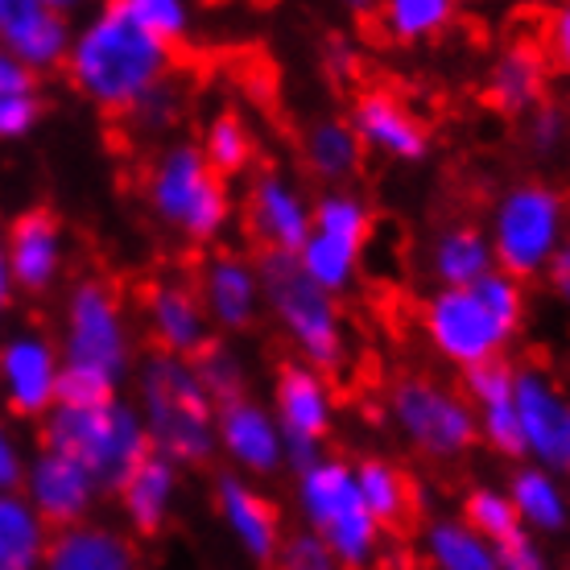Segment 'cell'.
Returning a JSON list of instances; mask_svg holds the SVG:
<instances>
[{
    "instance_id": "cell-48",
    "label": "cell",
    "mask_w": 570,
    "mask_h": 570,
    "mask_svg": "<svg viewBox=\"0 0 570 570\" xmlns=\"http://www.w3.org/2000/svg\"><path fill=\"white\" fill-rule=\"evenodd\" d=\"M546 282H550V294L558 298V306L570 314V236H567V244L558 248V257L550 261V269H546Z\"/></svg>"
},
{
    "instance_id": "cell-21",
    "label": "cell",
    "mask_w": 570,
    "mask_h": 570,
    "mask_svg": "<svg viewBox=\"0 0 570 570\" xmlns=\"http://www.w3.org/2000/svg\"><path fill=\"white\" fill-rule=\"evenodd\" d=\"M468 405L475 410V430L497 455H525L521 451V422H517V368L509 360H492L480 368L463 372Z\"/></svg>"
},
{
    "instance_id": "cell-39",
    "label": "cell",
    "mask_w": 570,
    "mask_h": 570,
    "mask_svg": "<svg viewBox=\"0 0 570 570\" xmlns=\"http://www.w3.org/2000/svg\"><path fill=\"white\" fill-rule=\"evenodd\" d=\"M116 4L157 42L174 46L190 33V9H186L183 0H116Z\"/></svg>"
},
{
    "instance_id": "cell-14",
    "label": "cell",
    "mask_w": 570,
    "mask_h": 570,
    "mask_svg": "<svg viewBox=\"0 0 570 570\" xmlns=\"http://www.w3.org/2000/svg\"><path fill=\"white\" fill-rule=\"evenodd\" d=\"M71 4H55V0H0V46L33 75L62 67L67 55H71Z\"/></svg>"
},
{
    "instance_id": "cell-9",
    "label": "cell",
    "mask_w": 570,
    "mask_h": 570,
    "mask_svg": "<svg viewBox=\"0 0 570 570\" xmlns=\"http://www.w3.org/2000/svg\"><path fill=\"white\" fill-rule=\"evenodd\" d=\"M58 356H62V368L100 376L120 389L125 372L132 368V331L129 314L108 282L87 277L67 294Z\"/></svg>"
},
{
    "instance_id": "cell-26",
    "label": "cell",
    "mask_w": 570,
    "mask_h": 570,
    "mask_svg": "<svg viewBox=\"0 0 570 570\" xmlns=\"http://www.w3.org/2000/svg\"><path fill=\"white\" fill-rule=\"evenodd\" d=\"M488 273H497V257H492L484 228L455 224V228L434 236V244H430V277L439 282V289H468V285L484 282Z\"/></svg>"
},
{
    "instance_id": "cell-15",
    "label": "cell",
    "mask_w": 570,
    "mask_h": 570,
    "mask_svg": "<svg viewBox=\"0 0 570 570\" xmlns=\"http://www.w3.org/2000/svg\"><path fill=\"white\" fill-rule=\"evenodd\" d=\"M21 497H26L29 509L58 533V529L83 525L87 517H91L96 500H100V484H96L75 459L42 446V451L26 463Z\"/></svg>"
},
{
    "instance_id": "cell-45",
    "label": "cell",
    "mask_w": 570,
    "mask_h": 570,
    "mask_svg": "<svg viewBox=\"0 0 570 570\" xmlns=\"http://www.w3.org/2000/svg\"><path fill=\"white\" fill-rule=\"evenodd\" d=\"M129 116L137 120V125H141V129H149V132L166 129L174 116H178V91H174V83H161L154 96H145V100L137 104Z\"/></svg>"
},
{
    "instance_id": "cell-41",
    "label": "cell",
    "mask_w": 570,
    "mask_h": 570,
    "mask_svg": "<svg viewBox=\"0 0 570 570\" xmlns=\"http://www.w3.org/2000/svg\"><path fill=\"white\" fill-rule=\"evenodd\" d=\"M277 570H343L327 546L314 538L311 529H294L282 538L277 550Z\"/></svg>"
},
{
    "instance_id": "cell-10",
    "label": "cell",
    "mask_w": 570,
    "mask_h": 570,
    "mask_svg": "<svg viewBox=\"0 0 570 570\" xmlns=\"http://www.w3.org/2000/svg\"><path fill=\"white\" fill-rule=\"evenodd\" d=\"M389 417H393L401 439L426 459H459L480 439L475 410L468 405V397L430 381V376L393 381L389 385Z\"/></svg>"
},
{
    "instance_id": "cell-6",
    "label": "cell",
    "mask_w": 570,
    "mask_h": 570,
    "mask_svg": "<svg viewBox=\"0 0 570 570\" xmlns=\"http://www.w3.org/2000/svg\"><path fill=\"white\" fill-rule=\"evenodd\" d=\"M302 529H311L327 546L343 570H364L381 554V521L360 497L356 468L343 459H314L298 471L294 484Z\"/></svg>"
},
{
    "instance_id": "cell-37",
    "label": "cell",
    "mask_w": 570,
    "mask_h": 570,
    "mask_svg": "<svg viewBox=\"0 0 570 570\" xmlns=\"http://www.w3.org/2000/svg\"><path fill=\"white\" fill-rule=\"evenodd\" d=\"M190 368H195V376L203 381V389H207V397H212L215 405H228V401L244 397L248 372H244L240 356H236L232 347H224L219 340L207 343L199 356L190 360Z\"/></svg>"
},
{
    "instance_id": "cell-47",
    "label": "cell",
    "mask_w": 570,
    "mask_h": 570,
    "mask_svg": "<svg viewBox=\"0 0 570 570\" xmlns=\"http://www.w3.org/2000/svg\"><path fill=\"white\" fill-rule=\"evenodd\" d=\"M33 91V71L21 67L4 46H0V96H29Z\"/></svg>"
},
{
    "instance_id": "cell-13",
    "label": "cell",
    "mask_w": 570,
    "mask_h": 570,
    "mask_svg": "<svg viewBox=\"0 0 570 570\" xmlns=\"http://www.w3.org/2000/svg\"><path fill=\"white\" fill-rule=\"evenodd\" d=\"M62 356L46 331L21 327L0 340V397L17 417H46L58 405Z\"/></svg>"
},
{
    "instance_id": "cell-1",
    "label": "cell",
    "mask_w": 570,
    "mask_h": 570,
    "mask_svg": "<svg viewBox=\"0 0 570 570\" xmlns=\"http://www.w3.org/2000/svg\"><path fill=\"white\" fill-rule=\"evenodd\" d=\"M71 87L104 112L129 116L145 96L170 83L174 46L149 38L120 4H104L83 26L75 29L71 55H67Z\"/></svg>"
},
{
    "instance_id": "cell-35",
    "label": "cell",
    "mask_w": 570,
    "mask_h": 570,
    "mask_svg": "<svg viewBox=\"0 0 570 570\" xmlns=\"http://www.w3.org/2000/svg\"><path fill=\"white\" fill-rule=\"evenodd\" d=\"M311 232H323L331 240L347 244V248H356L364 253V244L372 236V212L368 203L352 195V190H327L323 199L314 203V224Z\"/></svg>"
},
{
    "instance_id": "cell-40",
    "label": "cell",
    "mask_w": 570,
    "mask_h": 570,
    "mask_svg": "<svg viewBox=\"0 0 570 570\" xmlns=\"http://www.w3.org/2000/svg\"><path fill=\"white\" fill-rule=\"evenodd\" d=\"M525 145L538 157H558L570 145V112L562 104H542L525 120Z\"/></svg>"
},
{
    "instance_id": "cell-4",
    "label": "cell",
    "mask_w": 570,
    "mask_h": 570,
    "mask_svg": "<svg viewBox=\"0 0 570 570\" xmlns=\"http://www.w3.org/2000/svg\"><path fill=\"white\" fill-rule=\"evenodd\" d=\"M261 273V302L273 314V323L282 327V335L294 343V352L302 364L318 368L323 376L347 368V327H343L340 302L331 298L327 289L298 269L294 257L282 253H261L257 261Z\"/></svg>"
},
{
    "instance_id": "cell-27",
    "label": "cell",
    "mask_w": 570,
    "mask_h": 570,
    "mask_svg": "<svg viewBox=\"0 0 570 570\" xmlns=\"http://www.w3.org/2000/svg\"><path fill=\"white\" fill-rule=\"evenodd\" d=\"M125 521L137 533H157L170 521L174 497H178V468L166 463L161 455H149L141 468H132V475L116 488Z\"/></svg>"
},
{
    "instance_id": "cell-44",
    "label": "cell",
    "mask_w": 570,
    "mask_h": 570,
    "mask_svg": "<svg viewBox=\"0 0 570 570\" xmlns=\"http://www.w3.org/2000/svg\"><path fill=\"white\" fill-rule=\"evenodd\" d=\"M497 562L500 570H550L546 550L538 546V538H529L525 529L517 538H509L504 546H497Z\"/></svg>"
},
{
    "instance_id": "cell-25",
    "label": "cell",
    "mask_w": 570,
    "mask_h": 570,
    "mask_svg": "<svg viewBox=\"0 0 570 570\" xmlns=\"http://www.w3.org/2000/svg\"><path fill=\"white\" fill-rule=\"evenodd\" d=\"M42 570H141V562L129 533L100 521H83V525L50 533Z\"/></svg>"
},
{
    "instance_id": "cell-34",
    "label": "cell",
    "mask_w": 570,
    "mask_h": 570,
    "mask_svg": "<svg viewBox=\"0 0 570 570\" xmlns=\"http://www.w3.org/2000/svg\"><path fill=\"white\" fill-rule=\"evenodd\" d=\"M455 21L451 0H389L381 9V29L393 42H430Z\"/></svg>"
},
{
    "instance_id": "cell-16",
    "label": "cell",
    "mask_w": 570,
    "mask_h": 570,
    "mask_svg": "<svg viewBox=\"0 0 570 570\" xmlns=\"http://www.w3.org/2000/svg\"><path fill=\"white\" fill-rule=\"evenodd\" d=\"M244 212H248V232L261 244V253H282V257H298L314 224V207L306 203V195L285 174L273 170L257 174Z\"/></svg>"
},
{
    "instance_id": "cell-46",
    "label": "cell",
    "mask_w": 570,
    "mask_h": 570,
    "mask_svg": "<svg viewBox=\"0 0 570 570\" xmlns=\"http://www.w3.org/2000/svg\"><path fill=\"white\" fill-rule=\"evenodd\" d=\"M26 451H21V439L13 434V426L0 417V492H17L21 480H26Z\"/></svg>"
},
{
    "instance_id": "cell-11",
    "label": "cell",
    "mask_w": 570,
    "mask_h": 570,
    "mask_svg": "<svg viewBox=\"0 0 570 570\" xmlns=\"http://www.w3.org/2000/svg\"><path fill=\"white\" fill-rule=\"evenodd\" d=\"M517 422L521 451L533 468L570 475V393L542 368H517Z\"/></svg>"
},
{
    "instance_id": "cell-5",
    "label": "cell",
    "mask_w": 570,
    "mask_h": 570,
    "mask_svg": "<svg viewBox=\"0 0 570 570\" xmlns=\"http://www.w3.org/2000/svg\"><path fill=\"white\" fill-rule=\"evenodd\" d=\"M42 446L75 459L100 484V492H116L132 475V468H141L145 459L154 455L137 405L120 397L96 405V410L55 405L42 417Z\"/></svg>"
},
{
    "instance_id": "cell-12",
    "label": "cell",
    "mask_w": 570,
    "mask_h": 570,
    "mask_svg": "<svg viewBox=\"0 0 570 570\" xmlns=\"http://www.w3.org/2000/svg\"><path fill=\"white\" fill-rule=\"evenodd\" d=\"M273 417L282 426L285 451H289V463H298V471L306 463H314V451L318 442L331 434V422H335V393H331V381L311 364H285L277 372V385H273Z\"/></svg>"
},
{
    "instance_id": "cell-3",
    "label": "cell",
    "mask_w": 570,
    "mask_h": 570,
    "mask_svg": "<svg viewBox=\"0 0 570 570\" xmlns=\"http://www.w3.org/2000/svg\"><path fill=\"white\" fill-rule=\"evenodd\" d=\"M137 414L149 434V451L174 468H199L219 451L215 417L219 405L207 397L190 360L149 352L137 368Z\"/></svg>"
},
{
    "instance_id": "cell-23",
    "label": "cell",
    "mask_w": 570,
    "mask_h": 570,
    "mask_svg": "<svg viewBox=\"0 0 570 570\" xmlns=\"http://www.w3.org/2000/svg\"><path fill=\"white\" fill-rule=\"evenodd\" d=\"M215 509H219V521L228 525L232 542L240 546L253 562H277V550H282L285 538L282 517L257 488L244 484L240 475H219L215 480Z\"/></svg>"
},
{
    "instance_id": "cell-29",
    "label": "cell",
    "mask_w": 570,
    "mask_h": 570,
    "mask_svg": "<svg viewBox=\"0 0 570 570\" xmlns=\"http://www.w3.org/2000/svg\"><path fill=\"white\" fill-rule=\"evenodd\" d=\"M509 500H513L521 529H533V533H562V529L570 525L567 488L558 484V475L533 468V463L513 475Z\"/></svg>"
},
{
    "instance_id": "cell-17",
    "label": "cell",
    "mask_w": 570,
    "mask_h": 570,
    "mask_svg": "<svg viewBox=\"0 0 570 570\" xmlns=\"http://www.w3.org/2000/svg\"><path fill=\"white\" fill-rule=\"evenodd\" d=\"M215 442H219V451H224L240 471H248V475H277V471L289 463V451H285L277 417H273V410H265V405L253 397L219 405Z\"/></svg>"
},
{
    "instance_id": "cell-19",
    "label": "cell",
    "mask_w": 570,
    "mask_h": 570,
    "mask_svg": "<svg viewBox=\"0 0 570 570\" xmlns=\"http://www.w3.org/2000/svg\"><path fill=\"white\" fill-rule=\"evenodd\" d=\"M352 132L364 149L393 157V161H422L430 149V132L417 112L393 91H364L352 104Z\"/></svg>"
},
{
    "instance_id": "cell-36",
    "label": "cell",
    "mask_w": 570,
    "mask_h": 570,
    "mask_svg": "<svg viewBox=\"0 0 570 570\" xmlns=\"http://www.w3.org/2000/svg\"><path fill=\"white\" fill-rule=\"evenodd\" d=\"M463 525L475 529V533L492 546H504L509 538L521 533L513 500H509V492H500V488H475V492L463 500Z\"/></svg>"
},
{
    "instance_id": "cell-31",
    "label": "cell",
    "mask_w": 570,
    "mask_h": 570,
    "mask_svg": "<svg viewBox=\"0 0 570 570\" xmlns=\"http://www.w3.org/2000/svg\"><path fill=\"white\" fill-rule=\"evenodd\" d=\"M356 468V484H360V497L368 504V513L385 525H401L405 517L414 513V484H410V475L397 468V463H389V459H360L352 463Z\"/></svg>"
},
{
    "instance_id": "cell-42",
    "label": "cell",
    "mask_w": 570,
    "mask_h": 570,
    "mask_svg": "<svg viewBox=\"0 0 570 570\" xmlns=\"http://www.w3.org/2000/svg\"><path fill=\"white\" fill-rule=\"evenodd\" d=\"M38 116H42L38 91H29V96H0V141L29 137L33 125H38Z\"/></svg>"
},
{
    "instance_id": "cell-22",
    "label": "cell",
    "mask_w": 570,
    "mask_h": 570,
    "mask_svg": "<svg viewBox=\"0 0 570 570\" xmlns=\"http://www.w3.org/2000/svg\"><path fill=\"white\" fill-rule=\"evenodd\" d=\"M4 253H9V277H13V285H21L26 294H46L58 282L62 257H67L58 219L50 212H42V207L21 212L13 219L9 236H4Z\"/></svg>"
},
{
    "instance_id": "cell-8",
    "label": "cell",
    "mask_w": 570,
    "mask_h": 570,
    "mask_svg": "<svg viewBox=\"0 0 570 570\" xmlns=\"http://www.w3.org/2000/svg\"><path fill=\"white\" fill-rule=\"evenodd\" d=\"M567 195L558 186L538 178L509 186L488 215V244H492L497 269L509 273L513 282L542 277L558 257V248L567 244Z\"/></svg>"
},
{
    "instance_id": "cell-7",
    "label": "cell",
    "mask_w": 570,
    "mask_h": 570,
    "mask_svg": "<svg viewBox=\"0 0 570 570\" xmlns=\"http://www.w3.org/2000/svg\"><path fill=\"white\" fill-rule=\"evenodd\" d=\"M149 212L190 244H212L232 219V195L224 174L203 157L199 145H166L145 174Z\"/></svg>"
},
{
    "instance_id": "cell-32",
    "label": "cell",
    "mask_w": 570,
    "mask_h": 570,
    "mask_svg": "<svg viewBox=\"0 0 570 570\" xmlns=\"http://www.w3.org/2000/svg\"><path fill=\"white\" fill-rule=\"evenodd\" d=\"M422 546L434 570H500L497 546L484 542L463 521H430Z\"/></svg>"
},
{
    "instance_id": "cell-20",
    "label": "cell",
    "mask_w": 570,
    "mask_h": 570,
    "mask_svg": "<svg viewBox=\"0 0 570 570\" xmlns=\"http://www.w3.org/2000/svg\"><path fill=\"white\" fill-rule=\"evenodd\" d=\"M199 302L212 327L219 331H244L257 323L261 314V273L257 261H244L236 253H219V257L203 261L199 269Z\"/></svg>"
},
{
    "instance_id": "cell-49",
    "label": "cell",
    "mask_w": 570,
    "mask_h": 570,
    "mask_svg": "<svg viewBox=\"0 0 570 570\" xmlns=\"http://www.w3.org/2000/svg\"><path fill=\"white\" fill-rule=\"evenodd\" d=\"M13 298V277H9V253H4V236H0V314L9 311Z\"/></svg>"
},
{
    "instance_id": "cell-43",
    "label": "cell",
    "mask_w": 570,
    "mask_h": 570,
    "mask_svg": "<svg viewBox=\"0 0 570 570\" xmlns=\"http://www.w3.org/2000/svg\"><path fill=\"white\" fill-rule=\"evenodd\" d=\"M542 55L554 71L570 75V4H558L554 13L546 17L542 26Z\"/></svg>"
},
{
    "instance_id": "cell-18",
    "label": "cell",
    "mask_w": 570,
    "mask_h": 570,
    "mask_svg": "<svg viewBox=\"0 0 570 570\" xmlns=\"http://www.w3.org/2000/svg\"><path fill=\"white\" fill-rule=\"evenodd\" d=\"M145 327L154 335L157 352L178 360H195L212 343V318L203 311L199 289L178 277L145 289Z\"/></svg>"
},
{
    "instance_id": "cell-28",
    "label": "cell",
    "mask_w": 570,
    "mask_h": 570,
    "mask_svg": "<svg viewBox=\"0 0 570 570\" xmlns=\"http://www.w3.org/2000/svg\"><path fill=\"white\" fill-rule=\"evenodd\" d=\"M50 525L21 492H0V570H42Z\"/></svg>"
},
{
    "instance_id": "cell-24",
    "label": "cell",
    "mask_w": 570,
    "mask_h": 570,
    "mask_svg": "<svg viewBox=\"0 0 570 570\" xmlns=\"http://www.w3.org/2000/svg\"><path fill=\"white\" fill-rule=\"evenodd\" d=\"M546 62L542 46L517 38L492 58V67L484 75V100L504 116H529L538 112L546 100Z\"/></svg>"
},
{
    "instance_id": "cell-2",
    "label": "cell",
    "mask_w": 570,
    "mask_h": 570,
    "mask_svg": "<svg viewBox=\"0 0 570 570\" xmlns=\"http://www.w3.org/2000/svg\"><path fill=\"white\" fill-rule=\"evenodd\" d=\"M525 318V289L509 273H488L468 289H434L422 306V335L446 364L471 372L504 360Z\"/></svg>"
},
{
    "instance_id": "cell-30",
    "label": "cell",
    "mask_w": 570,
    "mask_h": 570,
    "mask_svg": "<svg viewBox=\"0 0 570 570\" xmlns=\"http://www.w3.org/2000/svg\"><path fill=\"white\" fill-rule=\"evenodd\" d=\"M360 154H364V145L356 141V132L347 120H314L306 137H302V157H306V170L314 178H323V183H343V178H352L360 166Z\"/></svg>"
},
{
    "instance_id": "cell-38",
    "label": "cell",
    "mask_w": 570,
    "mask_h": 570,
    "mask_svg": "<svg viewBox=\"0 0 570 570\" xmlns=\"http://www.w3.org/2000/svg\"><path fill=\"white\" fill-rule=\"evenodd\" d=\"M199 149L219 174H240L253 161V132L236 112H219L207 125V137H203Z\"/></svg>"
},
{
    "instance_id": "cell-33",
    "label": "cell",
    "mask_w": 570,
    "mask_h": 570,
    "mask_svg": "<svg viewBox=\"0 0 570 570\" xmlns=\"http://www.w3.org/2000/svg\"><path fill=\"white\" fill-rule=\"evenodd\" d=\"M360 257H364V253H356V248L331 240L323 232H311L294 261H298V269L306 273L318 289H327L331 298H340L343 289L356 282Z\"/></svg>"
}]
</instances>
